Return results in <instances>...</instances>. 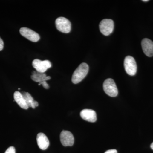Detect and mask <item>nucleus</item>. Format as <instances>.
<instances>
[{"label": "nucleus", "instance_id": "nucleus-1", "mask_svg": "<svg viewBox=\"0 0 153 153\" xmlns=\"http://www.w3.org/2000/svg\"><path fill=\"white\" fill-rule=\"evenodd\" d=\"M89 70V66L87 63H82L76 68L72 75L71 81L74 84H77L83 80L86 76Z\"/></svg>", "mask_w": 153, "mask_h": 153}, {"label": "nucleus", "instance_id": "nucleus-2", "mask_svg": "<svg viewBox=\"0 0 153 153\" xmlns=\"http://www.w3.org/2000/svg\"><path fill=\"white\" fill-rule=\"evenodd\" d=\"M103 88L105 92L111 97H116L118 94L117 85L114 80L111 78H108L105 80Z\"/></svg>", "mask_w": 153, "mask_h": 153}, {"label": "nucleus", "instance_id": "nucleus-3", "mask_svg": "<svg viewBox=\"0 0 153 153\" xmlns=\"http://www.w3.org/2000/svg\"><path fill=\"white\" fill-rule=\"evenodd\" d=\"M55 25L57 30L61 33H68L71 31V22L64 17L57 18L55 21Z\"/></svg>", "mask_w": 153, "mask_h": 153}, {"label": "nucleus", "instance_id": "nucleus-4", "mask_svg": "<svg viewBox=\"0 0 153 153\" xmlns=\"http://www.w3.org/2000/svg\"><path fill=\"white\" fill-rule=\"evenodd\" d=\"M124 66L126 73L131 76H134L136 74L137 65L135 60L131 56H127L125 57L124 62Z\"/></svg>", "mask_w": 153, "mask_h": 153}, {"label": "nucleus", "instance_id": "nucleus-5", "mask_svg": "<svg viewBox=\"0 0 153 153\" xmlns=\"http://www.w3.org/2000/svg\"><path fill=\"white\" fill-rule=\"evenodd\" d=\"M100 30L102 34L108 36L112 33L114 28L113 21L110 19H104L100 23Z\"/></svg>", "mask_w": 153, "mask_h": 153}, {"label": "nucleus", "instance_id": "nucleus-6", "mask_svg": "<svg viewBox=\"0 0 153 153\" xmlns=\"http://www.w3.org/2000/svg\"><path fill=\"white\" fill-rule=\"evenodd\" d=\"M32 64L36 71L41 73H45L47 69L52 67V63L48 60H41L36 59L33 60Z\"/></svg>", "mask_w": 153, "mask_h": 153}, {"label": "nucleus", "instance_id": "nucleus-7", "mask_svg": "<svg viewBox=\"0 0 153 153\" xmlns=\"http://www.w3.org/2000/svg\"><path fill=\"white\" fill-rule=\"evenodd\" d=\"M20 33L22 36L32 42H38L40 39V36L38 33L29 28H21L20 30Z\"/></svg>", "mask_w": 153, "mask_h": 153}, {"label": "nucleus", "instance_id": "nucleus-8", "mask_svg": "<svg viewBox=\"0 0 153 153\" xmlns=\"http://www.w3.org/2000/svg\"><path fill=\"white\" fill-rule=\"evenodd\" d=\"M60 140L64 146H71L74 143V137L70 131L63 130L60 133Z\"/></svg>", "mask_w": 153, "mask_h": 153}, {"label": "nucleus", "instance_id": "nucleus-9", "mask_svg": "<svg viewBox=\"0 0 153 153\" xmlns=\"http://www.w3.org/2000/svg\"><path fill=\"white\" fill-rule=\"evenodd\" d=\"M142 47L145 55L149 57L153 56V42L148 38H144L141 42Z\"/></svg>", "mask_w": 153, "mask_h": 153}, {"label": "nucleus", "instance_id": "nucleus-10", "mask_svg": "<svg viewBox=\"0 0 153 153\" xmlns=\"http://www.w3.org/2000/svg\"><path fill=\"white\" fill-rule=\"evenodd\" d=\"M80 117L84 120L89 122H95L97 120L96 113L93 110L85 109L81 111Z\"/></svg>", "mask_w": 153, "mask_h": 153}, {"label": "nucleus", "instance_id": "nucleus-11", "mask_svg": "<svg viewBox=\"0 0 153 153\" xmlns=\"http://www.w3.org/2000/svg\"><path fill=\"white\" fill-rule=\"evenodd\" d=\"M37 142L38 147L41 150L47 149L49 146V141L48 137L43 133L38 134L37 136Z\"/></svg>", "mask_w": 153, "mask_h": 153}, {"label": "nucleus", "instance_id": "nucleus-12", "mask_svg": "<svg viewBox=\"0 0 153 153\" xmlns=\"http://www.w3.org/2000/svg\"><path fill=\"white\" fill-rule=\"evenodd\" d=\"M31 78L33 81L40 83L49 80L51 79V77L50 76H47L45 73H41L36 71H33L32 72Z\"/></svg>", "mask_w": 153, "mask_h": 153}, {"label": "nucleus", "instance_id": "nucleus-13", "mask_svg": "<svg viewBox=\"0 0 153 153\" xmlns=\"http://www.w3.org/2000/svg\"><path fill=\"white\" fill-rule=\"evenodd\" d=\"M14 98L15 101L22 108L24 109H28L29 107L26 103L21 92L19 91H16L14 94Z\"/></svg>", "mask_w": 153, "mask_h": 153}, {"label": "nucleus", "instance_id": "nucleus-14", "mask_svg": "<svg viewBox=\"0 0 153 153\" xmlns=\"http://www.w3.org/2000/svg\"><path fill=\"white\" fill-rule=\"evenodd\" d=\"M22 95L25 99L26 103L27 105L29 107L32 108H35L36 107L34 105V99L33 97L31 96V94L28 92H22Z\"/></svg>", "mask_w": 153, "mask_h": 153}, {"label": "nucleus", "instance_id": "nucleus-15", "mask_svg": "<svg viewBox=\"0 0 153 153\" xmlns=\"http://www.w3.org/2000/svg\"><path fill=\"white\" fill-rule=\"evenodd\" d=\"M5 153H16V149L13 146H11L9 147Z\"/></svg>", "mask_w": 153, "mask_h": 153}, {"label": "nucleus", "instance_id": "nucleus-16", "mask_svg": "<svg viewBox=\"0 0 153 153\" xmlns=\"http://www.w3.org/2000/svg\"><path fill=\"white\" fill-rule=\"evenodd\" d=\"M43 85V87H44V88L46 89H48L49 88V85H48V83H47L46 81H44V82H40L38 84V85Z\"/></svg>", "mask_w": 153, "mask_h": 153}, {"label": "nucleus", "instance_id": "nucleus-17", "mask_svg": "<svg viewBox=\"0 0 153 153\" xmlns=\"http://www.w3.org/2000/svg\"><path fill=\"white\" fill-rule=\"evenodd\" d=\"M4 43L2 39L0 37V51H1L4 49Z\"/></svg>", "mask_w": 153, "mask_h": 153}, {"label": "nucleus", "instance_id": "nucleus-18", "mask_svg": "<svg viewBox=\"0 0 153 153\" xmlns=\"http://www.w3.org/2000/svg\"><path fill=\"white\" fill-rule=\"evenodd\" d=\"M105 153H117V152L116 149H110L107 151Z\"/></svg>", "mask_w": 153, "mask_h": 153}, {"label": "nucleus", "instance_id": "nucleus-19", "mask_svg": "<svg viewBox=\"0 0 153 153\" xmlns=\"http://www.w3.org/2000/svg\"><path fill=\"white\" fill-rule=\"evenodd\" d=\"M34 106H35V107H38V105H39V104H38V102L34 100Z\"/></svg>", "mask_w": 153, "mask_h": 153}, {"label": "nucleus", "instance_id": "nucleus-20", "mask_svg": "<svg viewBox=\"0 0 153 153\" xmlns=\"http://www.w3.org/2000/svg\"><path fill=\"white\" fill-rule=\"evenodd\" d=\"M151 148L153 150V143H152V144L151 145Z\"/></svg>", "mask_w": 153, "mask_h": 153}, {"label": "nucleus", "instance_id": "nucleus-21", "mask_svg": "<svg viewBox=\"0 0 153 153\" xmlns=\"http://www.w3.org/2000/svg\"><path fill=\"white\" fill-rule=\"evenodd\" d=\"M149 1V0H143V1L145 2H148Z\"/></svg>", "mask_w": 153, "mask_h": 153}]
</instances>
